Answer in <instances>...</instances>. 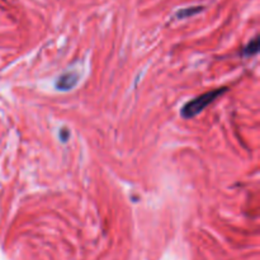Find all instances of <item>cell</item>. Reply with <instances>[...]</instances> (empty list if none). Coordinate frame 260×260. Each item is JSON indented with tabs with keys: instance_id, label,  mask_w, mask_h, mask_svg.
I'll use <instances>...</instances> for the list:
<instances>
[{
	"instance_id": "1",
	"label": "cell",
	"mask_w": 260,
	"mask_h": 260,
	"mask_svg": "<svg viewBox=\"0 0 260 260\" xmlns=\"http://www.w3.org/2000/svg\"><path fill=\"white\" fill-rule=\"evenodd\" d=\"M226 91H228V88H220L216 89V90L207 91V93L194 98L193 101L185 103L184 107L182 108L180 114H182L183 118H193V117H196L197 114L202 113L206 109V107H208L211 103H213L215 99H217L218 96H221L223 93H226Z\"/></svg>"
},
{
	"instance_id": "2",
	"label": "cell",
	"mask_w": 260,
	"mask_h": 260,
	"mask_svg": "<svg viewBox=\"0 0 260 260\" xmlns=\"http://www.w3.org/2000/svg\"><path fill=\"white\" fill-rule=\"evenodd\" d=\"M78 81H79L78 74L74 73V71H66V73H63L62 75L58 76L57 80H56L55 83V86L57 90L68 91V90H71V89L78 84Z\"/></svg>"
},
{
	"instance_id": "3",
	"label": "cell",
	"mask_w": 260,
	"mask_h": 260,
	"mask_svg": "<svg viewBox=\"0 0 260 260\" xmlns=\"http://www.w3.org/2000/svg\"><path fill=\"white\" fill-rule=\"evenodd\" d=\"M258 51H259V38H254L253 41H250V42L244 47L243 53H241V55L248 56L249 57V56H253L255 55V53H258Z\"/></svg>"
},
{
	"instance_id": "4",
	"label": "cell",
	"mask_w": 260,
	"mask_h": 260,
	"mask_svg": "<svg viewBox=\"0 0 260 260\" xmlns=\"http://www.w3.org/2000/svg\"><path fill=\"white\" fill-rule=\"evenodd\" d=\"M202 10H203V7H192V8H185V9L179 10V12L177 13V17L179 18V19H184V18L192 17V15L198 14V13L202 12Z\"/></svg>"
},
{
	"instance_id": "5",
	"label": "cell",
	"mask_w": 260,
	"mask_h": 260,
	"mask_svg": "<svg viewBox=\"0 0 260 260\" xmlns=\"http://www.w3.org/2000/svg\"><path fill=\"white\" fill-rule=\"evenodd\" d=\"M69 136H70V132H69L68 128H62L60 131V139L62 142H66L69 140Z\"/></svg>"
}]
</instances>
